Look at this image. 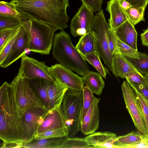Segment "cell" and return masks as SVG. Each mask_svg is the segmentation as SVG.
Returning a JSON list of instances; mask_svg holds the SVG:
<instances>
[{"instance_id": "cell-1", "label": "cell", "mask_w": 148, "mask_h": 148, "mask_svg": "<svg viewBox=\"0 0 148 148\" xmlns=\"http://www.w3.org/2000/svg\"><path fill=\"white\" fill-rule=\"evenodd\" d=\"M16 10L27 20L51 25L57 30L68 27L69 0H11Z\"/></svg>"}, {"instance_id": "cell-2", "label": "cell", "mask_w": 148, "mask_h": 148, "mask_svg": "<svg viewBox=\"0 0 148 148\" xmlns=\"http://www.w3.org/2000/svg\"><path fill=\"white\" fill-rule=\"evenodd\" d=\"M0 138L3 144H25L22 118L18 116L13 90L7 82L0 88Z\"/></svg>"}, {"instance_id": "cell-3", "label": "cell", "mask_w": 148, "mask_h": 148, "mask_svg": "<svg viewBox=\"0 0 148 148\" xmlns=\"http://www.w3.org/2000/svg\"><path fill=\"white\" fill-rule=\"evenodd\" d=\"M52 55L59 64L84 77L89 71L84 56L72 44L69 35L63 30L54 36Z\"/></svg>"}, {"instance_id": "cell-4", "label": "cell", "mask_w": 148, "mask_h": 148, "mask_svg": "<svg viewBox=\"0 0 148 148\" xmlns=\"http://www.w3.org/2000/svg\"><path fill=\"white\" fill-rule=\"evenodd\" d=\"M82 91L73 93L68 90L60 106L69 137H73L81 130L83 108Z\"/></svg>"}, {"instance_id": "cell-5", "label": "cell", "mask_w": 148, "mask_h": 148, "mask_svg": "<svg viewBox=\"0 0 148 148\" xmlns=\"http://www.w3.org/2000/svg\"><path fill=\"white\" fill-rule=\"evenodd\" d=\"M10 84L13 90L19 118H22L25 112L31 108H46L27 79L17 75Z\"/></svg>"}, {"instance_id": "cell-6", "label": "cell", "mask_w": 148, "mask_h": 148, "mask_svg": "<svg viewBox=\"0 0 148 148\" xmlns=\"http://www.w3.org/2000/svg\"><path fill=\"white\" fill-rule=\"evenodd\" d=\"M109 27L102 10L95 15L90 30L96 35L97 52L99 55L114 75L117 78L114 67L113 55L110 51L108 44L107 32Z\"/></svg>"}, {"instance_id": "cell-7", "label": "cell", "mask_w": 148, "mask_h": 148, "mask_svg": "<svg viewBox=\"0 0 148 148\" xmlns=\"http://www.w3.org/2000/svg\"><path fill=\"white\" fill-rule=\"evenodd\" d=\"M31 20V39L28 49L34 53L49 54L52 47L54 33L57 30L47 24Z\"/></svg>"}, {"instance_id": "cell-8", "label": "cell", "mask_w": 148, "mask_h": 148, "mask_svg": "<svg viewBox=\"0 0 148 148\" xmlns=\"http://www.w3.org/2000/svg\"><path fill=\"white\" fill-rule=\"evenodd\" d=\"M126 107L137 129L143 134L148 136L146 122L136 93L127 81L121 86Z\"/></svg>"}, {"instance_id": "cell-9", "label": "cell", "mask_w": 148, "mask_h": 148, "mask_svg": "<svg viewBox=\"0 0 148 148\" xmlns=\"http://www.w3.org/2000/svg\"><path fill=\"white\" fill-rule=\"evenodd\" d=\"M21 57V65L17 75L18 77L28 79L42 78L54 82L55 79L51 75L49 67L44 62L29 57L25 53Z\"/></svg>"}, {"instance_id": "cell-10", "label": "cell", "mask_w": 148, "mask_h": 148, "mask_svg": "<svg viewBox=\"0 0 148 148\" xmlns=\"http://www.w3.org/2000/svg\"><path fill=\"white\" fill-rule=\"evenodd\" d=\"M31 20H27L21 25L18 36L10 51L1 64V67L5 68L21 57L28 49L31 39Z\"/></svg>"}, {"instance_id": "cell-11", "label": "cell", "mask_w": 148, "mask_h": 148, "mask_svg": "<svg viewBox=\"0 0 148 148\" xmlns=\"http://www.w3.org/2000/svg\"><path fill=\"white\" fill-rule=\"evenodd\" d=\"M49 110L38 107L26 111L22 118V124L26 143L34 139L39 127L43 123Z\"/></svg>"}, {"instance_id": "cell-12", "label": "cell", "mask_w": 148, "mask_h": 148, "mask_svg": "<svg viewBox=\"0 0 148 148\" xmlns=\"http://www.w3.org/2000/svg\"><path fill=\"white\" fill-rule=\"evenodd\" d=\"M52 77L58 79L64 84L68 90L73 93L82 92L84 86L83 77L74 73L70 69L60 64H56L49 67Z\"/></svg>"}, {"instance_id": "cell-13", "label": "cell", "mask_w": 148, "mask_h": 148, "mask_svg": "<svg viewBox=\"0 0 148 148\" xmlns=\"http://www.w3.org/2000/svg\"><path fill=\"white\" fill-rule=\"evenodd\" d=\"M93 12L82 3L70 24L71 32L74 37L82 36L90 31L95 16Z\"/></svg>"}, {"instance_id": "cell-14", "label": "cell", "mask_w": 148, "mask_h": 148, "mask_svg": "<svg viewBox=\"0 0 148 148\" xmlns=\"http://www.w3.org/2000/svg\"><path fill=\"white\" fill-rule=\"evenodd\" d=\"M100 100V98L94 97L91 105L82 121L81 130L84 135L95 132L99 127V114L98 104Z\"/></svg>"}, {"instance_id": "cell-15", "label": "cell", "mask_w": 148, "mask_h": 148, "mask_svg": "<svg viewBox=\"0 0 148 148\" xmlns=\"http://www.w3.org/2000/svg\"><path fill=\"white\" fill-rule=\"evenodd\" d=\"M60 128H66L65 121L60 106L49 110L43 123L39 127L36 134Z\"/></svg>"}, {"instance_id": "cell-16", "label": "cell", "mask_w": 148, "mask_h": 148, "mask_svg": "<svg viewBox=\"0 0 148 148\" xmlns=\"http://www.w3.org/2000/svg\"><path fill=\"white\" fill-rule=\"evenodd\" d=\"M117 136L110 132H95L85 138L88 144L94 148H119L115 144Z\"/></svg>"}, {"instance_id": "cell-17", "label": "cell", "mask_w": 148, "mask_h": 148, "mask_svg": "<svg viewBox=\"0 0 148 148\" xmlns=\"http://www.w3.org/2000/svg\"><path fill=\"white\" fill-rule=\"evenodd\" d=\"M106 10L110 15L108 24L110 27L114 30L128 20L118 0H110L108 1Z\"/></svg>"}, {"instance_id": "cell-18", "label": "cell", "mask_w": 148, "mask_h": 148, "mask_svg": "<svg viewBox=\"0 0 148 148\" xmlns=\"http://www.w3.org/2000/svg\"><path fill=\"white\" fill-rule=\"evenodd\" d=\"M134 26L127 20L114 31L118 38L121 41L137 50V33Z\"/></svg>"}, {"instance_id": "cell-19", "label": "cell", "mask_w": 148, "mask_h": 148, "mask_svg": "<svg viewBox=\"0 0 148 148\" xmlns=\"http://www.w3.org/2000/svg\"><path fill=\"white\" fill-rule=\"evenodd\" d=\"M27 79L45 107L48 110L53 108L48 93V87L51 82L42 78Z\"/></svg>"}, {"instance_id": "cell-20", "label": "cell", "mask_w": 148, "mask_h": 148, "mask_svg": "<svg viewBox=\"0 0 148 148\" xmlns=\"http://www.w3.org/2000/svg\"><path fill=\"white\" fill-rule=\"evenodd\" d=\"M67 90L66 85L58 79L50 83L48 88V95L53 108L60 106Z\"/></svg>"}, {"instance_id": "cell-21", "label": "cell", "mask_w": 148, "mask_h": 148, "mask_svg": "<svg viewBox=\"0 0 148 148\" xmlns=\"http://www.w3.org/2000/svg\"><path fill=\"white\" fill-rule=\"evenodd\" d=\"M75 47L83 56L95 51H97V37L93 31H90L81 36Z\"/></svg>"}, {"instance_id": "cell-22", "label": "cell", "mask_w": 148, "mask_h": 148, "mask_svg": "<svg viewBox=\"0 0 148 148\" xmlns=\"http://www.w3.org/2000/svg\"><path fill=\"white\" fill-rule=\"evenodd\" d=\"M67 136L62 137L51 138L34 139L31 142L24 144L21 148H61Z\"/></svg>"}, {"instance_id": "cell-23", "label": "cell", "mask_w": 148, "mask_h": 148, "mask_svg": "<svg viewBox=\"0 0 148 148\" xmlns=\"http://www.w3.org/2000/svg\"><path fill=\"white\" fill-rule=\"evenodd\" d=\"M83 77L84 84L93 93L98 95H101L105 84L100 74L89 71Z\"/></svg>"}, {"instance_id": "cell-24", "label": "cell", "mask_w": 148, "mask_h": 148, "mask_svg": "<svg viewBox=\"0 0 148 148\" xmlns=\"http://www.w3.org/2000/svg\"><path fill=\"white\" fill-rule=\"evenodd\" d=\"M113 65L116 74L118 77L125 78V75L133 72H138L125 58L117 53L113 55Z\"/></svg>"}, {"instance_id": "cell-25", "label": "cell", "mask_w": 148, "mask_h": 148, "mask_svg": "<svg viewBox=\"0 0 148 148\" xmlns=\"http://www.w3.org/2000/svg\"><path fill=\"white\" fill-rule=\"evenodd\" d=\"M139 132H132L122 136H117L115 144L119 148H130L140 142L142 134Z\"/></svg>"}, {"instance_id": "cell-26", "label": "cell", "mask_w": 148, "mask_h": 148, "mask_svg": "<svg viewBox=\"0 0 148 148\" xmlns=\"http://www.w3.org/2000/svg\"><path fill=\"white\" fill-rule=\"evenodd\" d=\"M121 56L138 72L144 76L148 77V55L143 53L140 58H134L124 55Z\"/></svg>"}, {"instance_id": "cell-27", "label": "cell", "mask_w": 148, "mask_h": 148, "mask_svg": "<svg viewBox=\"0 0 148 148\" xmlns=\"http://www.w3.org/2000/svg\"><path fill=\"white\" fill-rule=\"evenodd\" d=\"M145 9L142 7L132 5L127 9L123 10L128 20L134 26L141 21H145L144 18Z\"/></svg>"}, {"instance_id": "cell-28", "label": "cell", "mask_w": 148, "mask_h": 148, "mask_svg": "<svg viewBox=\"0 0 148 148\" xmlns=\"http://www.w3.org/2000/svg\"><path fill=\"white\" fill-rule=\"evenodd\" d=\"M85 60L93 66L105 79L107 73L110 75L108 70L102 64L100 56L97 51H95L83 56Z\"/></svg>"}, {"instance_id": "cell-29", "label": "cell", "mask_w": 148, "mask_h": 148, "mask_svg": "<svg viewBox=\"0 0 148 148\" xmlns=\"http://www.w3.org/2000/svg\"><path fill=\"white\" fill-rule=\"evenodd\" d=\"M27 20L25 18L0 16V30L14 29L20 26Z\"/></svg>"}, {"instance_id": "cell-30", "label": "cell", "mask_w": 148, "mask_h": 148, "mask_svg": "<svg viewBox=\"0 0 148 148\" xmlns=\"http://www.w3.org/2000/svg\"><path fill=\"white\" fill-rule=\"evenodd\" d=\"M21 26L13 29L9 39L3 48L0 50V64L3 62L10 51L18 36Z\"/></svg>"}, {"instance_id": "cell-31", "label": "cell", "mask_w": 148, "mask_h": 148, "mask_svg": "<svg viewBox=\"0 0 148 148\" xmlns=\"http://www.w3.org/2000/svg\"><path fill=\"white\" fill-rule=\"evenodd\" d=\"M117 52L121 55H124L132 58H140L143 54L138 52L121 41L118 37L117 40Z\"/></svg>"}, {"instance_id": "cell-32", "label": "cell", "mask_w": 148, "mask_h": 148, "mask_svg": "<svg viewBox=\"0 0 148 148\" xmlns=\"http://www.w3.org/2000/svg\"><path fill=\"white\" fill-rule=\"evenodd\" d=\"M0 16L25 18L16 10L10 1L8 2L4 1H0Z\"/></svg>"}, {"instance_id": "cell-33", "label": "cell", "mask_w": 148, "mask_h": 148, "mask_svg": "<svg viewBox=\"0 0 148 148\" xmlns=\"http://www.w3.org/2000/svg\"><path fill=\"white\" fill-rule=\"evenodd\" d=\"M93 148L88 143L85 138L68 137L61 148Z\"/></svg>"}, {"instance_id": "cell-34", "label": "cell", "mask_w": 148, "mask_h": 148, "mask_svg": "<svg viewBox=\"0 0 148 148\" xmlns=\"http://www.w3.org/2000/svg\"><path fill=\"white\" fill-rule=\"evenodd\" d=\"M68 132L66 128H58L36 134L34 136V139L38 140L48 138L62 137L68 136Z\"/></svg>"}, {"instance_id": "cell-35", "label": "cell", "mask_w": 148, "mask_h": 148, "mask_svg": "<svg viewBox=\"0 0 148 148\" xmlns=\"http://www.w3.org/2000/svg\"><path fill=\"white\" fill-rule=\"evenodd\" d=\"M82 91L83 101L82 121L91 105L94 97L93 93L86 86H84Z\"/></svg>"}, {"instance_id": "cell-36", "label": "cell", "mask_w": 148, "mask_h": 148, "mask_svg": "<svg viewBox=\"0 0 148 148\" xmlns=\"http://www.w3.org/2000/svg\"><path fill=\"white\" fill-rule=\"evenodd\" d=\"M125 78L126 80L148 87V77L144 76L139 73L133 72L128 73L125 75Z\"/></svg>"}, {"instance_id": "cell-37", "label": "cell", "mask_w": 148, "mask_h": 148, "mask_svg": "<svg viewBox=\"0 0 148 148\" xmlns=\"http://www.w3.org/2000/svg\"><path fill=\"white\" fill-rule=\"evenodd\" d=\"M107 37L109 49L111 53L113 55L114 53L117 52V37L115 31L112 29L110 26L108 30Z\"/></svg>"}, {"instance_id": "cell-38", "label": "cell", "mask_w": 148, "mask_h": 148, "mask_svg": "<svg viewBox=\"0 0 148 148\" xmlns=\"http://www.w3.org/2000/svg\"><path fill=\"white\" fill-rule=\"evenodd\" d=\"M134 89L136 93L140 104L148 133V101L137 90Z\"/></svg>"}, {"instance_id": "cell-39", "label": "cell", "mask_w": 148, "mask_h": 148, "mask_svg": "<svg viewBox=\"0 0 148 148\" xmlns=\"http://www.w3.org/2000/svg\"><path fill=\"white\" fill-rule=\"evenodd\" d=\"M82 3L94 12H99L102 9L103 0H81Z\"/></svg>"}, {"instance_id": "cell-40", "label": "cell", "mask_w": 148, "mask_h": 148, "mask_svg": "<svg viewBox=\"0 0 148 148\" xmlns=\"http://www.w3.org/2000/svg\"><path fill=\"white\" fill-rule=\"evenodd\" d=\"M126 81L133 89L137 90L148 101V87L132 82L128 80H126Z\"/></svg>"}, {"instance_id": "cell-41", "label": "cell", "mask_w": 148, "mask_h": 148, "mask_svg": "<svg viewBox=\"0 0 148 148\" xmlns=\"http://www.w3.org/2000/svg\"><path fill=\"white\" fill-rule=\"evenodd\" d=\"M13 29L0 30V50L3 48L9 39Z\"/></svg>"}, {"instance_id": "cell-42", "label": "cell", "mask_w": 148, "mask_h": 148, "mask_svg": "<svg viewBox=\"0 0 148 148\" xmlns=\"http://www.w3.org/2000/svg\"><path fill=\"white\" fill-rule=\"evenodd\" d=\"M148 148V136L142 134L141 141L137 144L131 146L130 148Z\"/></svg>"}, {"instance_id": "cell-43", "label": "cell", "mask_w": 148, "mask_h": 148, "mask_svg": "<svg viewBox=\"0 0 148 148\" xmlns=\"http://www.w3.org/2000/svg\"><path fill=\"white\" fill-rule=\"evenodd\" d=\"M131 3L132 5L138 6L145 8L148 3V0H125Z\"/></svg>"}, {"instance_id": "cell-44", "label": "cell", "mask_w": 148, "mask_h": 148, "mask_svg": "<svg viewBox=\"0 0 148 148\" xmlns=\"http://www.w3.org/2000/svg\"><path fill=\"white\" fill-rule=\"evenodd\" d=\"M142 45L148 47V27L140 35Z\"/></svg>"}, {"instance_id": "cell-45", "label": "cell", "mask_w": 148, "mask_h": 148, "mask_svg": "<svg viewBox=\"0 0 148 148\" xmlns=\"http://www.w3.org/2000/svg\"><path fill=\"white\" fill-rule=\"evenodd\" d=\"M119 1L121 6L124 10L127 9L132 6L130 3L125 0Z\"/></svg>"}, {"instance_id": "cell-46", "label": "cell", "mask_w": 148, "mask_h": 148, "mask_svg": "<svg viewBox=\"0 0 148 148\" xmlns=\"http://www.w3.org/2000/svg\"><path fill=\"white\" fill-rule=\"evenodd\" d=\"M119 0V1H121V0Z\"/></svg>"}, {"instance_id": "cell-47", "label": "cell", "mask_w": 148, "mask_h": 148, "mask_svg": "<svg viewBox=\"0 0 148 148\" xmlns=\"http://www.w3.org/2000/svg\"></svg>"}, {"instance_id": "cell-48", "label": "cell", "mask_w": 148, "mask_h": 148, "mask_svg": "<svg viewBox=\"0 0 148 148\" xmlns=\"http://www.w3.org/2000/svg\"></svg>"}]
</instances>
